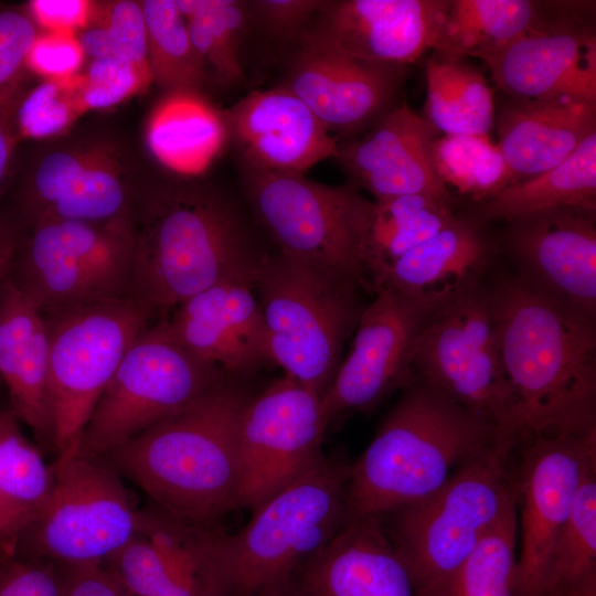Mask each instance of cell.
Segmentation results:
<instances>
[{"label": "cell", "instance_id": "1", "mask_svg": "<svg viewBox=\"0 0 596 596\" xmlns=\"http://www.w3.org/2000/svg\"><path fill=\"white\" fill-rule=\"evenodd\" d=\"M130 298L164 316L221 283L255 287L266 254L234 205L211 189L179 182L136 196Z\"/></svg>", "mask_w": 596, "mask_h": 596}, {"label": "cell", "instance_id": "2", "mask_svg": "<svg viewBox=\"0 0 596 596\" xmlns=\"http://www.w3.org/2000/svg\"><path fill=\"white\" fill-rule=\"evenodd\" d=\"M524 435L596 428V323L504 274L488 287Z\"/></svg>", "mask_w": 596, "mask_h": 596}, {"label": "cell", "instance_id": "3", "mask_svg": "<svg viewBox=\"0 0 596 596\" xmlns=\"http://www.w3.org/2000/svg\"><path fill=\"white\" fill-rule=\"evenodd\" d=\"M248 400L226 376L185 409L104 457L161 511L212 526L238 508V428Z\"/></svg>", "mask_w": 596, "mask_h": 596}, {"label": "cell", "instance_id": "4", "mask_svg": "<svg viewBox=\"0 0 596 596\" xmlns=\"http://www.w3.org/2000/svg\"><path fill=\"white\" fill-rule=\"evenodd\" d=\"M498 444L513 448L494 425L415 376L351 464L347 524L432 494L461 465Z\"/></svg>", "mask_w": 596, "mask_h": 596}, {"label": "cell", "instance_id": "5", "mask_svg": "<svg viewBox=\"0 0 596 596\" xmlns=\"http://www.w3.org/2000/svg\"><path fill=\"white\" fill-rule=\"evenodd\" d=\"M351 464L323 456L230 534L203 526L200 576L209 596H256L288 578L347 524Z\"/></svg>", "mask_w": 596, "mask_h": 596}, {"label": "cell", "instance_id": "6", "mask_svg": "<svg viewBox=\"0 0 596 596\" xmlns=\"http://www.w3.org/2000/svg\"><path fill=\"white\" fill-rule=\"evenodd\" d=\"M512 450L494 445L432 494L380 515L421 596H445L464 562L515 504Z\"/></svg>", "mask_w": 596, "mask_h": 596}, {"label": "cell", "instance_id": "7", "mask_svg": "<svg viewBox=\"0 0 596 596\" xmlns=\"http://www.w3.org/2000/svg\"><path fill=\"white\" fill-rule=\"evenodd\" d=\"M270 362L320 400L364 307L353 280L280 254L266 255L255 287Z\"/></svg>", "mask_w": 596, "mask_h": 596}, {"label": "cell", "instance_id": "8", "mask_svg": "<svg viewBox=\"0 0 596 596\" xmlns=\"http://www.w3.org/2000/svg\"><path fill=\"white\" fill-rule=\"evenodd\" d=\"M412 365L416 376L494 425L501 440L515 447L524 427L502 363L489 289L481 281L426 320Z\"/></svg>", "mask_w": 596, "mask_h": 596}, {"label": "cell", "instance_id": "9", "mask_svg": "<svg viewBox=\"0 0 596 596\" xmlns=\"http://www.w3.org/2000/svg\"><path fill=\"white\" fill-rule=\"evenodd\" d=\"M243 184L278 254L327 268L371 290L363 255L373 201L360 190L245 162Z\"/></svg>", "mask_w": 596, "mask_h": 596}, {"label": "cell", "instance_id": "10", "mask_svg": "<svg viewBox=\"0 0 596 596\" xmlns=\"http://www.w3.org/2000/svg\"><path fill=\"white\" fill-rule=\"evenodd\" d=\"M78 439L57 454L50 496L18 546L25 557L54 565L104 564L138 535L143 511L134 507L123 476L104 456L78 451Z\"/></svg>", "mask_w": 596, "mask_h": 596}, {"label": "cell", "instance_id": "11", "mask_svg": "<svg viewBox=\"0 0 596 596\" xmlns=\"http://www.w3.org/2000/svg\"><path fill=\"white\" fill-rule=\"evenodd\" d=\"M227 375L181 345L160 319L134 341L98 400L79 453L105 456L185 409Z\"/></svg>", "mask_w": 596, "mask_h": 596}, {"label": "cell", "instance_id": "12", "mask_svg": "<svg viewBox=\"0 0 596 596\" xmlns=\"http://www.w3.org/2000/svg\"><path fill=\"white\" fill-rule=\"evenodd\" d=\"M49 340L53 445L78 439L98 400L152 315L131 298L41 311Z\"/></svg>", "mask_w": 596, "mask_h": 596}, {"label": "cell", "instance_id": "13", "mask_svg": "<svg viewBox=\"0 0 596 596\" xmlns=\"http://www.w3.org/2000/svg\"><path fill=\"white\" fill-rule=\"evenodd\" d=\"M29 225L8 276L40 311L130 298L131 222L39 220Z\"/></svg>", "mask_w": 596, "mask_h": 596}, {"label": "cell", "instance_id": "14", "mask_svg": "<svg viewBox=\"0 0 596 596\" xmlns=\"http://www.w3.org/2000/svg\"><path fill=\"white\" fill-rule=\"evenodd\" d=\"M512 477L521 549L517 596H541L553 546L586 473L596 467V428L526 434Z\"/></svg>", "mask_w": 596, "mask_h": 596}, {"label": "cell", "instance_id": "15", "mask_svg": "<svg viewBox=\"0 0 596 596\" xmlns=\"http://www.w3.org/2000/svg\"><path fill=\"white\" fill-rule=\"evenodd\" d=\"M328 424L321 400L286 374L249 398L238 428L237 507L253 512L311 469Z\"/></svg>", "mask_w": 596, "mask_h": 596}, {"label": "cell", "instance_id": "16", "mask_svg": "<svg viewBox=\"0 0 596 596\" xmlns=\"http://www.w3.org/2000/svg\"><path fill=\"white\" fill-rule=\"evenodd\" d=\"M433 313L392 289L375 291V298L363 308L350 350L321 400L328 423L347 411H372L415 379L414 343Z\"/></svg>", "mask_w": 596, "mask_h": 596}, {"label": "cell", "instance_id": "17", "mask_svg": "<svg viewBox=\"0 0 596 596\" xmlns=\"http://www.w3.org/2000/svg\"><path fill=\"white\" fill-rule=\"evenodd\" d=\"M507 223L503 243L515 275L534 290L596 323L595 213L555 207Z\"/></svg>", "mask_w": 596, "mask_h": 596}, {"label": "cell", "instance_id": "18", "mask_svg": "<svg viewBox=\"0 0 596 596\" xmlns=\"http://www.w3.org/2000/svg\"><path fill=\"white\" fill-rule=\"evenodd\" d=\"M137 193L125 161L105 142L57 149L35 166L22 196L28 223L131 222Z\"/></svg>", "mask_w": 596, "mask_h": 596}, {"label": "cell", "instance_id": "19", "mask_svg": "<svg viewBox=\"0 0 596 596\" xmlns=\"http://www.w3.org/2000/svg\"><path fill=\"white\" fill-rule=\"evenodd\" d=\"M448 4L449 0L323 1L298 42L403 66L435 49Z\"/></svg>", "mask_w": 596, "mask_h": 596}, {"label": "cell", "instance_id": "20", "mask_svg": "<svg viewBox=\"0 0 596 596\" xmlns=\"http://www.w3.org/2000/svg\"><path fill=\"white\" fill-rule=\"evenodd\" d=\"M477 58L511 98L596 103V38L575 18L552 20Z\"/></svg>", "mask_w": 596, "mask_h": 596}, {"label": "cell", "instance_id": "21", "mask_svg": "<svg viewBox=\"0 0 596 596\" xmlns=\"http://www.w3.org/2000/svg\"><path fill=\"white\" fill-rule=\"evenodd\" d=\"M401 75V66L299 41L281 86L297 96L332 136H350L373 126L395 107Z\"/></svg>", "mask_w": 596, "mask_h": 596}, {"label": "cell", "instance_id": "22", "mask_svg": "<svg viewBox=\"0 0 596 596\" xmlns=\"http://www.w3.org/2000/svg\"><path fill=\"white\" fill-rule=\"evenodd\" d=\"M439 132L406 104L393 107L362 138L340 143L336 159L351 182L374 201L428 194L454 203L439 178L434 147Z\"/></svg>", "mask_w": 596, "mask_h": 596}, {"label": "cell", "instance_id": "23", "mask_svg": "<svg viewBox=\"0 0 596 596\" xmlns=\"http://www.w3.org/2000/svg\"><path fill=\"white\" fill-rule=\"evenodd\" d=\"M253 291L248 284L221 283L194 295L161 320L191 353L232 379L246 377L270 362L265 322Z\"/></svg>", "mask_w": 596, "mask_h": 596}, {"label": "cell", "instance_id": "24", "mask_svg": "<svg viewBox=\"0 0 596 596\" xmlns=\"http://www.w3.org/2000/svg\"><path fill=\"white\" fill-rule=\"evenodd\" d=\"M223 113L228 139L251 166L304 174L339 152L338 138L281 85L254 91Z\"/></svg>", "mask_w": 596, "mask_h": 596}, {"label": "cell", "instance_id": "25", "mask_svg": "<svg viewBox=\"0 0 596 596\" xmlns=\"http://www.w3.org/2000/svg\"><path fill=\"white\" fill-rule=\"evenodd\" d=\"M295 575L307 596H421L380 515L350 521Z\"/></svg>", "mask_w": 596, "mask_h": 596}, {"label": "cell", "instance_id": "26", "mask_svg": "<svg viewBox=\"0 0 596 596\" xmlns=\"http://www.w3.org/2000/svg\"><path fill=\"white\" fill-rule=\"evenodd\" d=\"M491 255L479 224L458 217L383 268L371 280L372 291L389 288L435 312L480 281Z\"/></svg>", "mask_w": 596, "mask_h": 596}, {"label": "cell", "instance_id": "27", "mask_svg": "<svg viewBox=\"0 0 596 596\" xmlns=\"http://www.w3.org/2000/svg\"><path fill=\"white\" fill-rule=\"evenodd\" d=\"M0 381L10 412L54 449L49 340L42 312L11 283L0 285Z\"/></svg>", "mask_w": 596, "mask_h": 596}, {"label": "cell", "instance_id": "28", "mask_svg": "<svg viewBox=\"0 0 596 596\" xmlns=\"http://www.w3.org/2000/svg\"><path fill=\"white\" fill-rule=\"evenodd\" d=\"M494 125L497 145L517 182L560 164L596 132V103L511 98L499 108Z\"/></svg>", "mask_w": 596, "mask_h": 596}, {"label": "cell", "instance_id": "29", "mask_svg": "<svg viewBox=\"0 0 596 596\" xmlns=\"http://www.w3.org/2000/svg\"><path fill=\"white\" fill-rule=\"evenodd\" d=\"M148 149L167 169L181 175L201 174L228 140L223 110L198 92H166L146 124Z\"/></svg>", "mask_w": 596, "mask_h": 596}, {"label": "cell", "instance_id": "30", "mask_svg": "<svg viewBox=\"0 0 596 596\" xmlns=\"http://www.w3.org/2000/svg\"><path fill=\"white\" fill-rule=\"evenodd\" d=\"M596 212V132L560 164L536 175L510 183L479 203V222L510 221L555 209Z\"/></svg>", "mask_w": 596, "mask_h": 596}, {"label": "cell", "instance_id": "31", "mask_svg": "<svg viewBox=\"0 0 596 596\" xmlns=\"http://www.w3.org/2000/svg\"><path fill=\"white\" fill-rule=\"evenodd\" d=\"M457 219L454 203L428 194H405L373 201L363 255L370 286L373 277L383 268L434 237Z\"/></svg>", "mask_w": 596, "mask_h": 596}, {"label": "cell", "instance_id": "32", "mask_svg": "<svg viewBox=\"0 0 596 596\" xmlns=\"http://www.w3.org/2000/svg\"><path fill=\"white\" fill-rule=\"evenodd\" d=\"M539 8L529 0H449L434 50L453 58L477 57L549 23Z\"/></svg>", "mask_w": 596, "mask_h": 596}, {"label": "cell", "instance_id": "33", "mask_svg": "<svg viewBox=\"0 0 596 596\" xmlns=\"http://www.w3.org/2000/svg\"><path fill=\"white\" fill-rule=\"evenodd\" d=\"M425 117L439 134L488 135L494 100L482 74L462 58L433 55L425 65Z\"/></svg>", "mask_w": 596, "mask_h": 596}, {"label": "cell", "instance_id": "34", "mask_svg": "<svg viewBox=\"0 0 596 596\" xmlns=\"http://www.w3.org/2000/svg\"><path fill=\"white\" fill-rule=\"evenodd\" d=\"M541 596H596V467L583 479L553 546Z\"/></svg>", "mask_w": 596, "mask_h": 596}, {"label": "cell", "instance_id": "35", "mask_svg": "<svg viewBox=\"0 0 596 596\" xmlns=\"http://www.w3.org/2000/svg\"><path fill=\"white\" fill-rule=\"evenodd\" d=\"M19 423L10 411H0V505L22 534L50 496L53 467L21 433Z\"/></svg>", "mask_w": 596, "mask_h": 596}, {"label": "cell", "instance_id": "36", "mask_svg": "<svg viewBox=\"0 0 596 596\" xmlns=\"http://www.w3.org/2000/svg\"><path fill=\"white\" fill-rule=\"evenodd\" d=\"M147 33L152 82L166 92H198L207 72L195 51L174 0L140 1Z\"/></svg>", "mask_w": 596, "mask_h": 596}, {"label": "cell", "instance_id": "37", "mask_svg": "<svg viewBox=\"0 0 596 596\" xmlns=\"http://www.w3.org/2000/svg\"><path fill=\"white\" fill-rule=\"evenodd\" d=\"M205 71L219 84L243 78L240 44L247 23L246 4L235 0H174Z\"/></svg>", "mask_w": 596, "mask_h": 596}, {"label": "cell", "instance_id": "38", "mask_svg": "<svg viewBox=\"0 0 596 596\" xmlns=\"http://www.w3.org/2000/svg\"><path fill=\"white\" fill-rule=\"evenodd\" d=\"M436 171L441 181L481 203L514 182L497 143L488 135H444L434 147Z\"/></svg>", "mask_w": 596, "mask_h": 596}, {"label": "cell", "instance_id": "39", "mask_svg": "<svg viewBox=\"0 0 596 596\" xmlns=\"http://www.w3.org/2000/svg\"><path fill=\"white\" fill-rule=\"evenodd\" d=\"M517 538L514 504L464 562L445 596H517Z\"/></svg>", "mask_w": 596, "mask_h": 596}, {"label": "cell", "instance_id": "40", "mask_svg": "<svg viewBox=\"0 0 596 596\" xmlns=\"http://www.w3.org/2000/svg\"><path fill=\"white\" fill-rule=\"evenodd\" d=\"M76 38L86 57L115 56L151 76L140 1H94L89 20Z\"/></svg>", "mask_w": 596, "mask_h": 596}, {"label": "cell", "instance_id": "41", "mask_svg": "<svg viewBox=\"0 0 596 596\" xmlns=\"http://www.w3.org/2000/svg\"><path fill=\"white\" fill-rule=\"evenodd\" d=\"M81 74L60 81H43L22 95L11 118L18 138L45 139L65 131L84 114Z\"/></svg>", "mask_w": 596, "mask_h": 596}, {"label": "cell", "instance_id": "42", "mask_svg": "<svg viewBox=\"0 0 596 596\" xmlns=\"http://www.w3.org/2000/svg\"><path fill=\"white\" fill-rule=\"evenodd\" d=\"M38 33L25 11H0V114L11 115L22 97L26 56Z\"/></svg>", "mask_w": 596, "mask_h": 596}, {"label": "cell", "instance_id": "43", "mask_svg": "<svg viewBox=\"0 0 596 596\" xmlns=\"http://www.w3.org/2000/svg\"><path fill=\"white\" fill-rule=\"evenodd\" d=\"M151 83L150 75L125 60L95 58L81 74V97L86 111L105 109L143 92Z\"/></svg>", "mask_w": 596, "mask_h": 596}, {"label": "cell", "instance_id": "44", "mask_svg": "<svg viewBox=\"0 0 596 596\" xmlns=\"http://www.w3.org/2000/svg\"><path fill=\"white\" fill-rule=\"evenodd\" d=\"M85 54L74 33L39 32L26 56V68L43 81L78 75Z\"/></svg>", "mask_w": 596, "mask_h": 596}, {"label": "cell", "instance_id": "45", "mask_svg": "<svg viewBox=\"0 0 596 596\" xmlns=\"http://www.w3.org/2000/svg\"><path fill=\"white\" fill-rule=\"evenodd\" d=\"M0 596H64L56 565L20 555L0 560Z\"/></svg>", "mask_w": 596, "mask_h": 596}, {"label": "cell", "instance_id": "46", "mask_svg": "<svg viewBox=\"0 0 596 596\" xmlns=\"http://www.w3.org/2000/svg\"><path fill=\"white\" fill-rule=\"evenodd\" d=\"M322 3L319 0H258L252 2L251 7L272 34L298 38Z\"/></svg>", "mask_w": 596, "mask_h": 596}, {"label": "cell", "instance_id": "47", "mask_svg": "<svg viewBox=\"0 0 596 596\" xmlns=\"http://www.w3.org/2000/svg\"><path fill=\"white\" fill-rule=\"evenodd\" d=\"M93 4L87 0H31L25 12L42 31L76 34L86 26Z\"/></svg>", "mask_w": 596, "mask_h": 596}, {"label": "cell", "instance_id": "48", "mask_svg": "<svg viewBox=\"0 0 596 596\" xmlns=\"http://www.w3.org/2000/svg\"><path fill=\"white\" fill-rule=\"evenodd\" d=\"M56 567L64 596H127L103 564Z\"/></svg>", "mask_w": 596, "mask_h": 596}, {"label": "cell", "instance_id": "49", "mask_svg": "<svg viewBox=\"0 0 596 596\" xmlns=\"http://www.w3.org/2000/svg\"><path fill=\"white\" fill-rule=\"evenodd\" d=\"M22 233L8 219L0 217V285L9 275Z\"/></svg>", "mask_w": 596, "mask_h": 596}, {"label": "cell", "instance_id": "50", "mask_svg": "<svg viewBox=\"0 0 596 596\" xmlns=\"http://www.w3.org/2000/svg\"><path fill=\"white\" fill-rule=\"evenodd\" d=\"M17 142L18 136L11 115L0 114V187L7 175Z\"/></svg>", "mask_w": 596, "mask_h": 596}, {"label": "cell", "instance_id": "51", "mask_svg": "<svg viewBox=\"0 0 596 596\" xmlns=\"http://www.w3.org/2000/svg\"><path fill=\"white\" fill-rule=\"evenodd\" d=\"M20 530L10 515L0 505V554L14 555L20 538Z\"/></svg>", "mask_w": 596, "mask_h": 596}, {"label": "cell", "instance_id": "52", "mask_svg": "<svg viewBox=\"0 0 596 596\" xmlns=\"http://www.w3.org/2000/svg\"><path fill=\"white\" fill-rule=\"evenodd\" d=\"M256 596H307L299 586L296 575L276 582L264 588Z\"/></svg>", "mask_w": 596, "mask_h": 596}, {"label": "cell", "instance_id": "53", "mask_svg": "<svg viewBox=\"0 0 596 596\" xmlns=\"http://www.w3.org/2000/svg\"><path fill=\"white\" fill-rule=\"evenodd\" d=\"M2 557H4V556L0 554V560H1Z\"/></svg>", "mask_w": 596, "mask_h": 596}]
</instances>
